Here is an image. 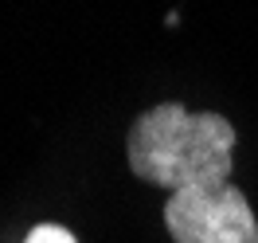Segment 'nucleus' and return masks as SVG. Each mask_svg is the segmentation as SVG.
<instances>
[{
    "label": "nucleus",
    "mask_w": 258,
    "mask_h": 243,
    "mask_svg": "<svg viewBox=\"0 0 258 243\" xmlns=\"http://www.w3.org/2000/svg\"><path fill=\"white\" fill-rule=\"evenodd\" d=\"M164 227L172 243H258V216L231 180L172 192L164 200Z\"/></svg>",
    "instance_id": "nucleus-2"
},
{
    "label": "nucleus",
    "mask_w": 258,
    "mask_h": 243,
    "mask_svg": "<svg viewBox=\"0 0 258 243\" xmlns=\"http://www.w3.org/2000/svg\"><path fill=\"white\" fill-rule=\"evenodd\" d=\"M24 243H79V235L63 224H35L32 231L24 235Z\"/></svg>",
    "instance_id": "nucleus-3"
},
{
    "label": "nucleus",
    "mask_w": 258,
    "mask_h": 243,
    "mask_svg": "<svg viewBox=\"0 0 258 243\" xmlns=\"http://www.w3.org/2000/svg\"><path fill=\"white\" fill-rule=\"evenodd\" d=\"M231 153L235 126L223 114L188 110L180 102H161L145 110L125 133L129 173L168 192L223 184L231 177Z\"/></svg>",
    "instance_id": "nucleus-1"
}]
</instances>
